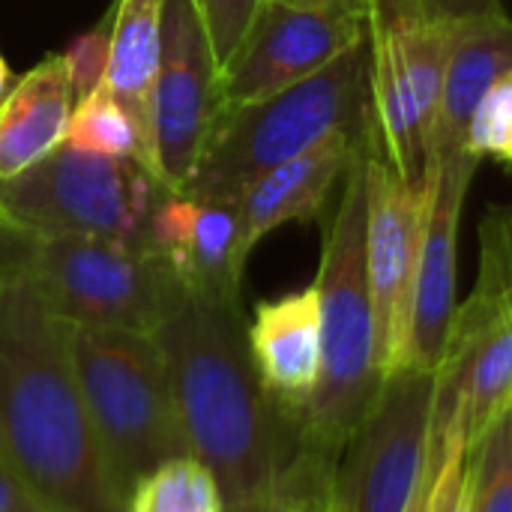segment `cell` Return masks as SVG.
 I'll list each match as a JSON object with an SVG mask.
<instances>
[{
	"label": "cell",
	"instance_id": "1",
	"mask_svg": "<svg viewBox=\"0 0 512 512\" xmlns=\"http://www.w3.org/2000/svg\"><path fill=\"white\" fill-rule=\"evenodd\" d=\"M153 339L189 456L219 480L228 510L333 512L336 474L306 453L303 420L264 387L240 300L186 294Z\"/></svg>",
	"mask_w": 512,
	"mask_h": 512
},
{
	"label": "cell",
	"instance_id": "2",
	"mask_svg": "<svg viewBox=\"0 0 512 512\" xmlns=\"http://www.w3.org/2000/svg\"><path fill=\"white\" fill-rule=\"evenodd\" d=\"M0 456L57 510L126 512L78 384L72 324L30 267L0 291Z\"/></svg>",
	"mask_w": 512,
	"mask_h": 512
},
{
	"label": "cell",
	"instance_id": "3",
	"mask_svg": "<svg viewBox=\"0 0 512 512\" xmlns=\"http://www.w3.org/2000/svg\"><path fill=\"white\" fill-rule=\"evenodd\" d=\"M375 138L372 132L339 186L315 279L321 300V378L303 414V441L306 453L333 474L384 381L366 273V177Z\"/></svg>",
	"mask_w": 512,
	"mask_h": 512
},
{
	"label": "cell",
	"instance_id": "4",
	"mask_svg": "<svg viewBox=\"0 0 512 512\" xmlns=\"http://www.w3.org/2000/svg\"><path fill=\"white\" fill-rule=\"evenodd\" d=\"M372 108V45L357 42L300 84L246 105H228L180 195L240 201L270 168L318 147L336 132H366Z\"/></svg>",
	"mask_w": 512,
	"mask_h": 512
},
{
	"label": "cell",
	"instance_id": "5",
	"mask_svg": "<svg viewBox=\"0 0 512 512\" xmlns=\"http://www.w3.org/2000/svg\"><path fill=\"white\" fill-rule=\"evenodd\" d=\"M72 360L102 450L129 501L144 474L189 456L162 348L150 333L72 327Z\"/></svg>",
	"mask_w": 512,
	"mask_h": 512
},
{
	"label": "cell",
	"instance_id": "6",
	"mask_svg": "<svg viewBox=\"0 0 512 512\" xmlns=\"http://www.w3.org/2000/svg\"><path fill=\"white\" fill-rule=\"evenodd\" d=\"M168 192L132 159L63 141L33 168L0 180V213L33 240L105 237L147 246L153 210Z\"/></svg>",
	"mask_w": 512,
	"mask_h": 512
},
{
	"label": "cell",
	"instance_id": "7",
	"mask_svg": "<svg viewBox=\"0 0 512 512\" xmlns=\"http://www.w3.org/2000/svg\"><path fill=\"white\" fill-rule=\"evenodd\" d=\"M30 276L48 306L72 327L150 336L189 294L156 249L105 237L39 240Z\"/></svg>",
	"mask_w": 512,
	"mask_h": 512
},
{
	"label": "cell",
	"instance_id": "8",
	"mask_svg": "<svg viewBox=\"0 0 512 512\" xmlns=\"http://www.w3.org/2000/svg\"><path fill=\"white\" fill-rule=\"evenodd\" d=\"M435 375L402 369L378 396L342 453L333 512H405L426 480Z\"/></svg>",
	"mask_w": 512,
	"mask_h": 512
},
{
	"label": "cell",
	"instance_id": "9",
	"mask_svg": "<svg viewBox=\"0 0 512 512\" xmlns=\"http://www.w3.org/2000/svg\"><path fill=\"white\" fill-rule=\"evenodd\" d=\"M369 45L372 108L381 153L405 183L423 186L441 114L453 24L420 15L369 33Z\"/></svg>",
	"mask_w": 512,
	"mask_h": 512
},
{
	"label": "cell",
	"instance_id": "10",
	"mask_svg": "<svg viewBox=\"0 0 512 512\" xmlns=\"http://www.w3.org/2000/svg\"><path fill=\"white\" fill-rule=\"evenodd\" d=\"M222 111V66L198 0H165L153 84V147L159 177L171 192L180 195L189 186Z\"/></svg>",
	"mask_w": 512,
	"mask_h": 512
},
{
	"label": "cell",
	"instance_id": "11",
	"mask_svg": "<svg viewBox=\"0 0 512 512\" xmlns=\"http://www.w3.org/2000/svg\"><path fill=\"white\" fill-rule=\"evenodd\" d=\"M363 39H369V18L363 12L261 0L222 69L225 108L276 96Z\"/></svg>",
	"mask_w": 512,
	"mask_h": 512
},
{
	"label": "cell",
	"instance_id": "12",
	"mask_svg": "<svg viewBox=\"0 0 512 512\" xmlns=\"http://www.w3.org/2000/svg\"><path fill=\"white\" fill-rule=\"evenodd\" d=\"M480 159L468 150L438 153L426 177V222L411 285L408 327L399 372H438L456 315L459 231ZM396 375V372H393Z\"/></svg>",
	"mask_w": 512,
	"mask_h": 512
},
{
	"label": "cell",
	"instance_id": "13",
	"mask_svg": "<svg viewBox=\"0 0 512 512\" xmlns=\"http://www.w3.org/2000/svg\"><path fill=\"white\" fill-rule=\"evenodd\" d=\"M423 222L426 183H405L375 138L366 177V273L378 330V366L384 378L399 372Z\"/></svg>",
	"mask_w": 512,
	"mask_h": 512
},
{
	"label": "cell",
	"instance_id": "14",
	"mask_svg": "<svg viewBox=\"0 0 512 512\" xmlns=\"http://www.w3.org/2000/svg\"><path fill=\"white\" fill-rule=\"evenodd\" d=\"M147 246L168 261L189 294L240 300L246 258L240 255L237 201H198L168 192L153 210Z\"/></svg>",
	"mask_w": 512,
	"mask_h": 512
},
{
	"label": "cell",
	"instance_id": "15",
	"mask_svg": "<svg viewBox=\"0 0 512 512\" xmlns=\"http://www.w3.org/2000/svg\"><path fill=\"white\" fill-rule=\"evenodd\" d=\"M366 132H336L318 147L270 168L240 195V255L249 261L255 246L282 225L318 219L342 186L354 156L369 141Z\"/></svg>",
	"mask_w": 512,
	"mask_h": 512
},
{
	"label": "cell",
	"instance_id": "16",
	"mask_svg": "<svg viewBox=\"0 0 512 512\" xmlns=\"http://www.w3.org/2000/svg\"><path fill=\"white\" fill-rule=\"evenodd\" d=\"M252 363L270 396L303 420L321 378V300L309 288L264 300L246 321Z\"/></svg>",
	"mask_w": 512,
	"mask_h": 512
},
{
	"label": "cell",
	"instance_id": "17",
	"mask_svg": "<svg viewBox=\"0 0 512 512\" xmlns=\"http://www.w3.org/2000/svg\"><path fill=\"white\" fill-rule=\"evenodd\" d=\"M75 90L60 54L42 57L0 99V180H9L66 141Z\"/></svg>",
	"mask_w": 512,
	"mask_h": 512
},
{
	"label": "cell",
	"instance_id": "18",
	"mask_svg": "<svg viewBox=\"0 0 512 512\" xmlns=\"http://www.w3.org/2000/svg\"><path fill=\"white\" fill-rule=\"evenodd\" d=\"M507 72H512V18L504 9L453 24L432 156L468 150L471 114L483 93Z\"/></svg>",
	"mask_w": 512,
	"mask_h": 512
},
{
	"label": "cell",
	"instance_id": "19",
	"mask_svg": "<svg viewBox=\"0 0 512 512\" xmlns=\"http://www.w3.org/2000/svg\"><path fill=\"white\" fill-rule=\"evenodd\" d=\"M162 12H165V0L114 3L111 54L105 72V87L135 117L150 147H153V84L162 54Z\"/></svg>",
	"mask_w": 512,
	"mask_h": 512
},
{
	"label": "cell",
	"instance_id": "20",
	"mask_svg": "<svg viewBox=\"0 0 512 512\" xmlns=\"http://www.w3.org/2000/svg\"><path fill=\"white\" fill-rule=\"evenodd\" d=\"M66 144L114 159H132L141 168H147L153 177H159V165L150 141L144 138L135 117L111 96L105 84H99L96 90H90L75 102L66 129Z\"/></svg>",
	"mask_w": 512,
	"mask_h": 512
},
{
	"label": "cell",
	"instance_id": "21",
	"mask_svg": "<svg viewBox=\"0 0 512 512\" xmlns=\"http://www.w3.org/2000/svg\"><path fill=\"white\" fill-rule=\"evenodd\" d=\"M219 480L195 456H177L144 474L126 501V512H225Z\"/></svg>",
	"mask_w": 512,
	"mask_h": 512
},
{
	"label": "cell",
	"instance_id": "22",
	"mask_svg": "<svg viewBox=\"0 0 512 512\" xmlns=\"http://www.w3.org/2000/svg\"><path fill=\"white\" fill-rule=\"evenodd\" d=\"M474 512H512V408L471 450Z\"/></svg>",
	"mask_w": 512,
	"mask_h": 512
},
{
	"label": "cell",
	"instance_id": "23",
	"mask_svg": "<svg viewBox=\"0 0 512 512\" xmlns=\"http://www.w3.org/2000/svg\"><path fill=\"white\" fill-rule=\"evenodd\" d=\"M465 147L480 162L495 159L512 171V72L501 75L477 102L468 123Z\"/></svg>",
	"mask_w": 512,
	"mask_h": 512
},
{
	"label": "cell",
	"instance_id": "24",
	"mask_svg": "<svg viewBox=\"0 0 512 512\" xmlns=\"http://www.w3.org/2000/svg\"><path fill=\"white\" fill-rule=\"evenodd\" d=\"M111 21H114V9L87 33H81L63 57V66L69 72L75 99L87 96L90 90H96L99 84H105V72H108V54H111Z\"/></svg>",
	"mask_w": 512,
	"mask_h": 512
},
{
	"label": "cell",
	"instance_id": "25",
	"mask_svg": "<svg viewBox=\"0 0 512 512\" xmlns=\"http://www.w3.org/2000/svg\"><path fill=\"white\" fill-rule=\"evenodd\" d=\"M261 0H198V9L204 15L207 36L213 42L216 60L225 69L231 54L237 51L246 27L252 24V15Z\"/></svg>",
	"mask_w": 512,
	"mask_h": 512
},
{
	"label": "cell",
	"instance_id": "26",
	"mask_svg": "<svg viewBox=\"0 0 512 512\" xmlns=\"http://www.w3.org/2000/svg\"><path fill=\"white\" fill-rule=\"evenodd\" d=\"M36 243L30 234H24L21 228H15L3 213H0V291L21 273L30 267Z\"/></svg>",
	"mask_w": 512,
	"mask_h": 512
},
{
	"label": "cell",
	"instance_id": "27",
	"mask_svg": "<svg viewBox=\"0 0 512 512\" xmlns=\"http://www.w3.org/2000/svg\"><path fill=\"white\" fill-rule=\"evenodd\" d=\"M0 512H63L42 498L3 456H0Z\"/></svg>",
	"mask_w": 512,
	"mask_h": 512
},
{
	"label": "cell",
	"instance_id": "28",
	"mask_svg": "<svg viewBox=\"0 0 512 512\" xmlns=\"http://www.w3.org/2000/svg\"><path fill=\"white\" fill-rule=\"evenodd\" d=\"M420 9L426 18L456 24V21H468V18L498 12L504 6H501V0H420Z\"/></svg>",
	"mask_w": 512,
	"mask_h": 512
},
{
	"label": "cell",
	"instance_id": "29",
	"mask_svg": "<svg viewBox=\"0 0 512 512\" xmlns=\"http://www.w3.org/2000/svg\"><path fill=\"white\" fill-rule=\"evenodd\" d=\"M420 15V0H369V33L387 30L399 21H411Z\"/></svg>",
	"mask_w": 512,
	"mask_h": 512
},
{
	"label": "cell",
	"instance_id": "30",
	"mask_svg": "<svg viewBox=\"0 0 512 512\" xmlns=\"http://www.w3.org/2000/svg\"><path fill=\"white\" fill-rule=\"evenodd\" d=\"M297 6H318V9H348V12H363L369 18V0H285Z\"/></svg>",
	"mask_w": 512,
	"mask_h": 512
},
{
	"label": "cell",
	"instance_id": "31",
	"mask_svg": "<svg viewBox=\"0 0 512 512\" xmlns=\"http://www.w3.org/2000/svg\"><path fill=\"white\" fill-rule=\"evenodd\" d=\"M9 87H12V69H9V63H6L3 54H0V99L9 93Z\"/></svg>",
	"mask_w": 512,
	"mask_h": 512
},
{
	"label": "cell",
	"instance_id": "32",
	"mask_svg": "<svg viewBox=\"0 0 512 512\" xmlns=\"http://www.w3.org/2000/svg\"><path fill=\"white\" fill-rule=\"evenodd\" d=\"M405 512H426V480H423L420 492L414 495V501L408 504V510H405Z\"/></svg>",
	"mask_w": 512,
	"mask_h": 512
},
{
	"label": "cell",
	"instance_id": "33",
	"mask_svg": "<svg viewBox=\"0 0 512 512\" xmlns=\"http://www.w3.org/2000/svg\"><path fill=\"white\" fill-rule=\"evenodd\" d=\"M225 512H270V510H264V507H237V510H225Z\"/></svg>",
	"mask_w": 512,
	"mask_h": 512
}]
</instances>
